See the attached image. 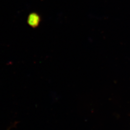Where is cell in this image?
<instances>
[{
	"label": "cell",
	"mask_w": 130,
	"mask_h": 130,
	"mask_svg": "<svg viewBox=\"0 0 130 130\" xmlns=\"http://www.w3.org/2000/svg\"><path fill=\"white\" fill-rule=\"evenodd\" d=\"M10 130V128H9V129H8V130Z\"/></svg>",
	"instance_id": "cell-2"
},
{
	"label": "cell",
	"mask_w": 130,
	"mask_h": 130,
	"mask_svg": "<svg viewBox=\"0 0 130 130\" xmlns=\"http://www.w3.org/2000/svg\"><path fill=\"white\" fill-rule=\"evenodd\" d=\"M40 21L41 18L38 14L33 13L29 14L28 17V23L30 27L34 28L37 27Z\"/></svg>",
	"instance_id": "cell-1"
}]
</instances>
